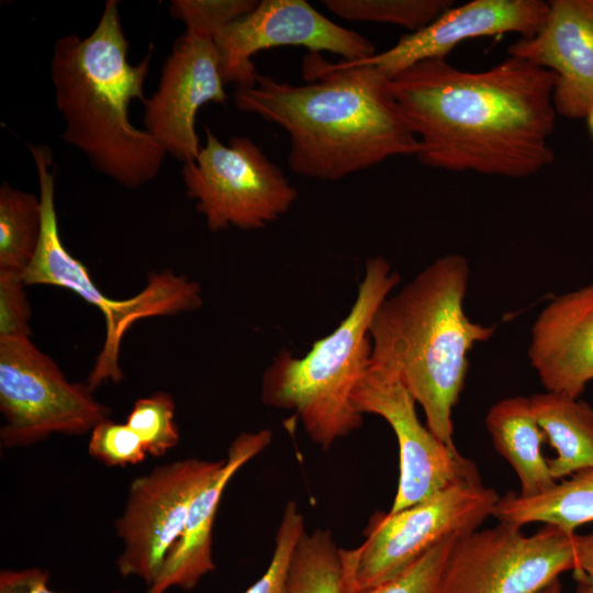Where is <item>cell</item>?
Instances as JSON below:
<instances>
[{
  "label": "cell",
  "mask_w": 593,
  "mask_h": 593,
  "mask_svg": "<svg viewBox=\"0 0 593 593\" xmlns=\"http://www.w3.org/2000/svg\"><path fill=\"white\" fill-rule=\"evenodd\" d=\"M555 82L552 71L517 56L482 71L435 58L396 75L391 90L423 165L519 178L553 160Z\"/></svg>",
  "instance_id": "1"
},
{
  "label": "cell",
  "mask_w": 593,
  "mask_h": 593,
  "mask_svg": "<svg viewBox=\"0 0 593 593\" xmlns=\"http://www.w3.org/2000/svg\"><path fill=\"white\" fill-rule=\"evenodd\" d=\"M304 85L258 75L237 88L234 103L289 135V168L307 178L336 181L395 156H416L419 143L391 90L373 66L342 67L311 53Z\"/></svg>",
  "instance_id": "2"
},
{
  "label": "cell",
  "mask_w": 593,
  "mask_h": 593,
  "mask_svg": "<svg viewBox=\"0 0 593 593\" xmlns=\"http://www.w3.org/2000/svg\"><path fill=\"white\" fill-rule=\"evenodd\" d=\"M150 53L130 63L119 2L108 0L93 31L57 38L51 58L55 103L65 123L61 138L96 170L128 189L152 181L167 156L130 118L132 101L146 100Z\"/></svg>",
  "instance_id": "3"
},
{
  "label": "cell",
  "mask_w": 593,
  "mask_h": 593,
  "mask_svg": "<svg viewBox=\"0 0 593 593\" xmlns=\"http://www.w3.org/2000/svg\"><path fill=\"white\" fill-rule=\"evenodd\" d=\"M467 259L449 254L424 268L374 312L370 365L394 373L418 403L427 428L454 443L452 410L465 388L469 353L493 326L472 322L463 309Z\"/></svg>",
  "instance_id": "4"
},
{
  "label": "cell",
  "mask_w": 593,
  "mask_h": 593,
  "mask_svg": "<svg viewBox=\"0 0 593 593\" xmlns=\"http://www.w3.org/2000/svg\"><path fill=\"white\" fill-rule=\"evenodd\" d=\"M399 281L385 258L368 259L357 298L339 325L301 358L280 350L262 376L261 401L293 410L323 449L362 425L353 392L370 365V322Z\"/></svg>",
  "instance_id": "5"
},
{
  "label": "cell",
  "mask_w": 593,
  "mask_h": 593,
  "mask_svg": "<svg viewBox=\"0 0 593 593\" xmlns=\"http://www.w3.org/2000/svg\"><path fill=\"white\" fill-rule=\"evenodd\" d=\"M38 177L43 225L35 257L25 270V284H47L77 293L96 306L104 316L105 337L87 384L93 391L123 378L120 350L123 336L139 320L174 315L197 310L202 305L201 288L197 281L171 270L153 273L136 295L114 300L105 296L93 283L86 266L64 246L55 205V174L53 155L45 145H30Z\"/></svg>",
  "instance_id": "6"
},
{
  "label": "cell",
  "mask_w": 593,
  "mask_h": 593,
  "mask_svg": "<svg viewBox=\"0 0 593 593\" xmlns=\"http://www.w3.org/2000/svg\"><path fill=\"white\" fill-rule=\"evenodd\" d=\"M500 495L481 478L463 480L396 513H376L355 549H342L345 582L365 590L401 574L443 539L462 536L493 516Z\"/></svg>",
  "instance_id": "7"
},
{
  "label": "cell",
  "mask_w": 593,
  "mask_h": 593,
  "mask_svg": "<svg viewBox=\"0 0 593 593\" xmlns=\"http://www.w3.org/2000/svg\"><path fill=\"white\" fill-rule=\"evenodd\" d=\"M87 383H72L30 336L0 339V412L4 448L27 447L53 434L82 435L110 418Z\"/></svg>",
  "instance_id": "8"
},
{
  "label": "cell",
  "mask_w": 593,
  "mask_h": 593,
  "mask_svg": "<svg viewBox=\"0 0 593 593\" xmlns=\"http://www.w3.org/2000/svg\"><path fill=\"white\" fill-rule=\"evenodd\" d=\"M197 157L182 164L187 195L212 232L259 230L286 214L298 198L282 170L250 138L222 143L209 127Z\"/></svg>",
  "instance_id": "9"
},
{
  "label": "cell",
  "mask_w": 593,
  "mask_h": 593,
  "mask_svg": "<svg viewBox=\"0 0 593 593\" xmlns=\"http://www.w3.org/2000/svg\"><path fill=\"white\" fill-rule=\"evenodd\" d=\"M574 536L548 524L525 535L501 522L462 535L448 556L438 593H539L574 571Z\"/></svg>",
  "instance_id": "10"
},
{
  "label": "cell",
  "mask_w": 593,
  "mask_h": 593,
  "mask_svg": "<svg viewBox=\"0 0 593 593\" xmlns=\"http://www.w3.org/2000/svg\"><path fill=\"white\" fill-rule=\"evenodd\" d=\"M225 459L186 458L156 466L130 484L124 510L115 521L123 548L116 559L122 577L147 586L158 578L183 530L190 505Z\"/></svg>",
  "instance_id": "11"
},
{
  "label": "cell",
  "mask_w": 593,
  "mask_h": 593,
  "mask_svg": "<svg viewBox=\"0 0 593 593\" xmlns=\"http://www.w3.org/2000/svg\"><path fill=\"white\" fill-rule=\"evenodd\" d=\"M353 403L362 415L385 419L398 440L400 475L389 513L418 504L452 483L480 478L471 460L421 423L416 401L394 373L369 365L353 392Z\"/></svg>",
  "instance_id": "12"
},
{
  "label": "cell",
  "mask_w": 593,
  "mask_h": 593,
  "mask_svg": "<svg viewBox=\"0 0 593 593\" xmlns=\"http://www.w3.org/2000/svg\"><path fill=\"white\" fill-rule=\"evenodd\" d=\"M222 78L237 88L257 83L251 57L279 46L331 52L346 61L371 57L376 46L361 34L332 22L305 0H262L214 37Z\"/></svg>",
  "instance_id": "13"
},
{
  "label": "cell",
  "mask_w": 593,
  "mask_h": 593,
  "mask_svg": "<svg viewBox=\"0 0 593 593\" xmlns=\"http://www.w3.org/2000/svg\"><path fill=\"white\" fill-rule=\"evenodd\" d=\"M219 55L211 37L184 32L166 58L156 91L143 102L144 130L182 164L200 148L195 118L200 108L227 101Z\"/></svg>",
  "instance_id": "14"
},
{
  "label": "cell",
  "mask_w": 593,
  "mask_h": 593,
  "mask_svg": "<svg viewBox=\"0 0 593 593\" xmlns=\"http://www.w3.org/2000/svg\"><path fill=\"white\" fill-rule=\"evenodd\" d=\"M548 2L542 0H472L450 7L425 27L400 37L389 49L371 57L339 61L342 67L373 66L392 79L427 59L446 58L461 42L505 33L533 36L544 23Z\"/></svg>",
  "instance_id": "15"
},
{
  "label": "cell",
  "mask_w": 593,
  "mask_h": 593,
  "mask_svg": "<svg viewBox=\"0 0 593 593\" xmlns=\"http://www.w3.org/2000/svg\"><path fill=\"white\" fill-rule=\"evenodd\" d=\"M546 19L530 37L518 38L507 54L556 76V113L585 119L593 109V0L548 1Z\"/></svg>",
  "instance_id": "16"
},
{
  "label": "cell",
  "mask_w": 593,
  "mask_h": 593,
  "mask_svg": "<svg viewBox=\"0 0 593 593\" xmlns=\"http://www.w3.org/2000/svg\"><path fill=\"white\" fill-rule=\"evenodd\" d=\"M527 355L547 392L581 398L593 381V283L555 298L540 312Z\"/></svg>",
  "instance_id": "17"
},
{
  "label": "cell",
  "mask_w": 593,
  "mask_h": 593,
  "mask_svg": "<svg viewBox=\"0 0 593 593\" xmlns=\"http://www.w3.org/2000/svg\"><path fill=\"white\" fill-rule=\"evenodd\" d=\"M271 439V430L260 429L242 433L232 441L222 467L193 499L180 538L145 593H166L172 588L191 591L215 570L212 529L224 490L235 473L266 449Z\"/></svg>",
  "instance_id": "18"
},
{
  "label": "cell",
  "mask_w": 593,
  "mask_h": 593,
  "mask_svg": "<svg viewBox=\"0 0 593 593\" xmlns=\"http://www.w3.org/2000/svg\"><path fill=\"white\" fill-rule=\"evenodd\" d=\"M485 426L495 450L512 466L519 480V495L535 496L557 483L541 452L546 437L537 423L530 396L497 401L486 413Z\"/></svg>",
  "instance_id": "19"
},
{
  "label": "cell",
  "mask_w": 593,
  "mask_h": 593,
  "mask_svg": "<svg viewBox=\"0 0 593 593\" xmlns=\"http://www.w3.org/2000/svg\"><path fill=\"white\" fill-rule=\"evenodd\" d=\"M546 441L556 450L547 459L552 478L567 479L593 468V406L580 399L544 392L530 396Z\"/></svg>",
  "instance_id": "20"
},
{
  "label": "cell",
  "mask_w": 593,
  "mask_h": 593,
  "mask_svg": "<svg viewBox=\"0 0 593 593\" xmlns=\"http://www.w3.org/2000/svg\"><path fill=\"white\" fill-rule=\"evenodd\" d=\"M493 516L521 528L542 523L573 535L578 527L593 522V468L574 473L535 496L508 492L500 496Z\"/></svg>",
  "instance_id": "21"
},
{
  "label": "cell",
  "mask_w": 593,
  "mask_h": 593,
  "mask_svg": "<svg viewBox=\"0 0 593 593\" xmlns=\"http://www.w3.org/2000/svg\"><path fill=\"white\" fill-rule=\"evenodd\" d=\"M43 210L40 195L0 187V271L24 275L37 251Z\"/></svg>",
  "instance_id": "22"
},
{
  "label": "cell",
  "mask_w": 593,
  "mask_h": 593,
  "mask_svg": "<svg viewBox=\"0 0 593 593\" xmlns=\"http://www.w3.org/2000/svg\"><path fill=\"white\" fill-rule=\"evenodd\" d=\"M342 548L328 529L304 530L289 566L287 593H344Z\"/></svg>",
  "instance_id": "23"
},
{
  "label": "cell",
  "mask_w": 593,
  "mask_h": 593,
  "mask_svg": "<svg viewBox=\"0 0 593 593\" xmlns=\"http://www.w3.org/2000/svg\"><path fill=\"white\" fill-rule=\"evenodd\" d=\"M450 0H324L337 16L360 22L389 23L418 31L452 7Z\"/></svg>",
  "instance_id": "24"
},
{
  "label": "cell",
  "mask_w": 593,
  "mask_h": 593,
  "mask_svg": "<svg viewBox=\"0 0 593 593\" xmlns=\"http://www.w3.org/2000/svg\"><path fill=\"white\" fill-rule=\"evenodd\" d=\"M175 401L165 391L137 399L125 423L141 438L147 455L161 457L179 441Z\"/></svg>",
  "instance_id": "25"
},
{
  "label": "cell",
  "mask_w": 593,
  "mask_h": 593,
  "mask_svg": "<svg viewBox=\"0 0 593 593\" xmlns=\"http://www.w3.org/2000/svg\"><path fill=\"white\" fill-rule=\"evenodd\" d=\"M459 537L454 535L443 539L401 574L379 585L353 590L345 582L344 593H438L443 570Z\"/></svg>",
  "instance_id": "26"
},
{
  "label": "cell",
  "mask_w": 593,
  "mask_h": 593,
  "mask_svg": "<svg viewBox=\"0 0 593 593\" xmlns=\"http://www.w3.org/2000/svg\"><path fill=\"white\" fill-rule=\"evenodd\" d=\"M255 0H172L169 12L186 24V32L214 37L230 23L249 13Z\"/></svg>",
  "instance_id": "27"
},
{
  "label": "cell",
  "mask_w": 593,
  "mask_h": 593,
  "mask_svg": "<svg viewBox=\"0 0 593 593\" xmlns=\"http://www.w3.org/2000/svg\"><path fill=\"white\" fill-rule=\"evenodd\" d=\"M304 530V517L296 503L288 502L277 530L269 566L244 593H287L290 560Z\"/></svg>",
  "instance_id": "28"
},
{
  "label": "cell",
  "mask_w": 593,
  "mask_h": 593,
  "mask_svg": "<svg viewBox=\"0 0 593 593\" xmlns=\"http://www.w3.org/2000/svg\"><path fill=\"white\" fill-rule=\"evenodd\" d=\"M90 433L88 452L107 467L134 466L148 456L141 438L126 423L108 418Z\"/></svg>",
  "instance_id": "29"
},
{
  "label": "cell",
  "mask_w": 593,
  "mask_h": 593,
  "mask_svg": "<svg viewBox=\"0 0 593 593\" xmlns=\"http://www.w3.org/2000/svg\"><path fill=\"white\" fill-rule=\"evenodd\" d=\"M23 275L0 271V339L31 336V305Z\"/></svg>",
  "instance_id": "30"
},
{
  "label": "cell",
  "mask_w": 593,
  "mask_h": 593,
  "mask_svg": "<svg viewBox=\"0 0 593 593\" xmlns=\"http://www.w3.org/2000/svg\"><path fill=\"white\" fill-rule=\"evenodd\" d=\"M0 593H58L49 586V572L42 568L0 571ZM112 593H122L114 591Z\"/></svg>",
  "instance_id": "31"
},
{
  "label": "cell",
  "mask_w": 593,
  "mask_h": 593,
  "mask_svg": "<svg viewBox=\"0 0 593 593\" xmlns=\"http://www.w3.org/2000/svg\"><path fill=\"white\" fill-rule=\"evenodd\" d=\"M577 567L573 577L577 581L573 593H593V527L590 533L574 536Z\"/></svg>",
  "instance_id": "32"
},
{
  "label": "cell",
  "mask_w": 593,
  "mask_h": 593,
  "mask_svg": "<svg viewBox=\"0 0 593 593\" xmlns=\"http://www.w3.org/2000/svg\"><path fill=\"white\" fill-rule=\"evenodd\" d=\"M539 593H562V584L560 582V579L553 581L548 586H546L544 590H541Z\"/></svg>",
  "instance_id": "33"
},
{
  "label": "cell",
  "mask_w": 593,
  "mask_h": 593,
  "mask_svg": "<svg viewBox=\"0 0 593 593\" xmlns=\"http://www.w3.org/2000/svg\"><path fill=\"white\" fill-rule=\"evenodd\" d=\"M585 119L588 122L589 131L593 136V109L590 111Z\"/></svg>",
  "instance_id": "34"
}]
</instances>
